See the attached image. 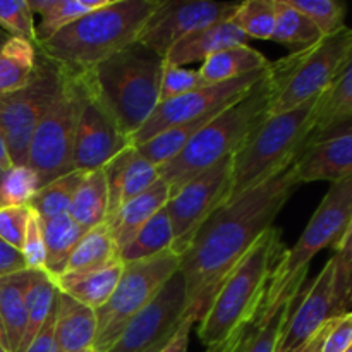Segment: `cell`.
I'll use <instances>...</instances> for the list:
<instances>
[{
	"label": "cell",
	"instance_id": "6da1fadb",
	"mask_svg": "<svg viewBox=\"0 0 352 352\" xmlns=\"http://www.w3.org/2000/svg\"><path fill=\"white\" fill-rule=\"evenodd\" d=\"M299 186L292 165H289L217 208L205 220L181 254L179 272L186 284V315H195L199 322L217 287L253 244L274 227V220Z\"/></svg>",
	"mask_w": 352,
	"mask_h": 352
},
{
	"label": "cell",
	"instance_id": "7a4b0ae2",
	"mask_svg": "<svg viewBox=\"0 0 352 352\" xmlns=\"http://www.w3.org/2000/svg\"><path fill=\"white\" fill-rule=\"evenodd\" d=\"M284 248L280 230L272 227L217 287L198 327L199 340L208 349L227 342L253 323L267 298Z\"/></svg>",
	"mask_w": 352,
	"mask_h": 352
},
{
	"label": "cell",
	"instance_id": "3957f363",
	"mask_svg": "<svg viewBox=\"0 0 352 352\" xmlns=\"http://www.w3.org/2000/svg\"><path fill=\"white\" fill-rule=\"evenodd\" d=\"M158 3L160 0H109L34 47L62 67L88 71L136 43Z\"/></svg>",
	"mask_w": 352,
	"mask_h": 352
},
{
	"label": "cell",
	"instance_id": "277c9868",
	"mask_svg": "<svg viewBox=\"0 0 352 352\" xmlns=\"http://www.w3.org/2000/svg\"><path fill=\"white\" fill-rule=\"evenodd\" d=\"M164 67V57L136 41L82 74L117 129L131 138L160 103Z\"/></svg>",
	"mask_w": 352,
	"mask_h": 352
},
{
	"label": "cell",
	"instance_id": "5b68a950",
	"mask_svg": "<svg viewBox=\"0 0 352 352\" xmlns=\"http://www.w3.org/2000/svg\"><path fill=\"white\" fill-rule=\"evenodd\" d=\"M267 109L268 86L265 74L239 100L227 105L215 119L210 120L174 158L158 167V175L168 184L170 195L199 172L236 153L268 116Z\"/></svg>",
	"mask_w": 352,
	"mask_h": 352
},
{
	"label": "cell",
	"instance_id": "8992f818",
	"mask_svg": "<svg viewBox=\"0 0 352 352\" xmlns=\"http://www.w3.org/2000/svg\"><path fill=\"white\" fill-rule=\"evenodd\" d=\"M318 100L320 95L289 112L261 120L232 155V179L226 203L292 165L315 126Z\"/></svg>",
	"mask_w": 352,
	"mask_h": 352
},
{
	"label": "cell",
	"instance_id": "52a82bcc",
	"mask_svg": "<svg viewBox=\"0 0 352 352\" xmlns=\"http://www.w3.org/2000/svg\"><path fill=\"white\" fill-rule=\"evenodd\" d=\"M349 60H352V31L346 26L306 50L268 62V116L289 112L322 95Z\"/></svg>",
	"mask_w": 352,
	"mask_h": 352
},
{
	"label": "cell",
	"instance_id": "ba28073f",
	"mask_svg": "<svg viewBox=\"0 0 352 352\" xmlns=\"http://www.w3.org/2000/svg\"><path fill=\"white\" fill-rule=\"evenodd\" d=\"M82 98V72L64 67L60 88L38 122L28 148L26 165L38 175L40 188L72 170V146Z\"/></svg>",
	"mask_w": 352,
	"mask_h": 352
},
{
	"label": "cell",
	"instance_id": "9c48e42d",
	"mask_svg": "<svg viewBox=\"0 0 352 352\" xmlns=\"http://www.w3.org/2000/svg\"><path fill=\"white\" fill-rule=\"evenodd\" d=\"M352 177L330 186L316 212L294 248L284 251L274 272L263 305H274L292 284L305 282L313 258L329 246H336L351 229Z\"/></svg>",
	"mask_w": 352,
	"mask_h": 352
},
{
	"label": "cell",
	"instance_id": "30bf717a",
	"mask_svg": "<svg viewBox=\"0 0 352 352\" xmlns=\"http://www.w3.org/2000/svg\"><path fill=\"white\" fill-rule=\"evenodd\" d=\"M181 256L172 250L153 258L124 263L122 275L109 301L96 309V336L93 352H107L127 323L160 292L168 278L177 274Z\"/></svg>",
	"mask_w": 352,
	"mask_h": 352
},
{
	"label": "cell",
	"instance_id": "8fae6325",
	"mask_svg": "<svg viewBox=\"0 0 352 352\" xmlns=\"http://www.w3.org/2000/svg\"><path fill=\"white\" fill-rule=\"evenodd\" d=\"M64 67L36 50V64L23 88L0 96V134L10 164L26 165L28 148L38 122L57 95Z\"/></svg>",
	"mask_w": 352,
	"mask_h": 352
},
{
	"label": "cell",
	"instance_id": "7c38bea8",
	"mask_svg": "<svg viewBox=\"0 0 352 352\" xmlns=\"http://www.w3.org/2000/svg\"><path fill=\"white\" fill-rule=\"evenodd\" d=\"M230 179H232V155L199 172L177 191L172 192L165 208L174 230L172 251L175 254L181 256L188 250L196 230L217 208L226 205Z\"/></svg>",
	"mask_w": 352,
	"mask_h": 352
},
{
	"label": "cell",
	"instance_id": "4fadbf2b",
	"mask_svg": "<svg viewBox=\"0 0 352 352\" xmlns=\"http://www.w3.org/2000/svg\"><path fill=\"white\" fill-rule=\"evenodd\" d=\"M265 74H267V67L243 76V78L232 79V81L201 86V88L177 96V98L158 103L153 113L146 119V122L129 138L131 146H140V144L146 143L148 140L160 134L162 131L189 122V120L196 119L203 113L212 112L215 109L230 105L236 100H239L248 89L253 88L260 79H263Z\"/></svg>",
	"mask_w": 352,
	"mask_h": 352
},
{
	"label": "cell",
	"instance_id": "5bb4252c",
	"mask_svg": "<svg viewBox=\"0 0 352 352\" xmlns=\"http://www.w3.org/2000/svg\"><path fill=\"white\" fill-rule=\"evenodd\" d=\"M239 3L206 0H160L141 31L138 43L165 57L181 38L212 24L232 19Z\"/></svg>",
	"mask_w": 352,
	"mask_h": 352
},
{
	"label": "cell",
	"instance_id": "9a60e30c",
	"mask_svg": "<svg viewBox=\"0 0 352 352\" xmlns=\"http://www.w3.org/2000/svg\"><path fill=\"white\" fill-rule=\"evenodd\" d=\"M186 284L181 272L172 275L157 296L131 320L107 352H144L174 336L186 316Z\"/></svg>",
	"mask_w": 352,
	"mask_h": 352
},
{
	"label": "cell",
	"instance_id": "2e32d148",
	"mask_svg": "<svg viewBox=\"0 0 352 352\" xmlns=\"http://www.w3.org/2000/svg\"><path fill=\"white\" fill-rule=\"evenodd\" d=\"M129 146V138L117 129L109 113L93 96L85 79V98H82L74 146H72V170L88 174L105 168L109 162H112L117 155Z\"/></svg>",
	"mask_w": 352,
	"mask_h": 352
},
{
	"label": "cell",
	"instance_id": "e0dca14e",
	"mask_svg": "<svg viewBox=\"0 0 352 352\" xmlns=\"http://www.w3.org/2000/svg\"><path fill=\"white\" fill-rule=\"evenodd\" d=\"M333 258L327 261L308 291H301L275 352H299L336 316L333 308Z\"/></svg>",
	"mask_w": 352,
	"mask_h": 352
},
{
	"label": "cell",
	"instance_id": "ac0fdd59",
	"mask_svg": "<svg viewBox=\"0 0 352 352\" xmlns=\"http://www.w3.org/2000/svg\"><path fill=\"white\" fill-rule=\"evenodd\" d=\"M299 184L316 181L339 182L352 177V126L316 141H309L292 162Z\"/></svg>",
	"mask_w": 352,
	"mask_h": 352
},
{
	"label": "cell",
	"instance_id": "d6986e66",
	"mask_svg": "<svg viewBox=\"0 0 352 352\" xmlns=\"http://www.w3.org/2000/svg\"><path fill=\"white\" fill-rule=\"evenodd\" d=\"M109 192L107 220L112 219L122 205L150 189L160 179L158 167L141 157L134 146L126 148L103 168Z\"/></svg>",
	"mask_w": 352,
	"mask_h": 352
},
{
	"label": "cell",
	"instance_id": "ffe728a7",
	"mask_svg": "<svg viewBox=\"0 0 352 352\" xmlns=\"http://www.w3.org/2000/svg\"><path fill=\"white\" fill-rule=\"evenodd\" d=\"M305 282L292 284L274 305H263L256 318L239 333L232 352H275L278 339L298 302Z\"/></svg>",
	"mask_w": 352,
	"mask_h": 352
},
{
	"label": "cell",
	"instance_id": "44dd1931",
	"mask_svg": "<svg viewBox=\"0 0 352 352\" xmlns=\"http://www.w3.org/2000/svg\"><path fill=\"white\" fill-rule=\"evenodd\" d=\"M248 41L250 38L239 28L234 26L232 21H222V23L212 24V26L203 28V30L181 38L165 54L164 60L165 64L186 67L192 62H203L210 55L219 54L227 48L248 45Z\"/></svg>",
	"mask_w": 352,
	"mask_h": 352
},
{
	"label": "cell",
	"instance_id": "7402d4cb",
	"mask_svg": "<svg viewBox=\"0 0 352 352\" xmlns=\"http://www.w3.org/2000/svg\"><path fill=\"white\" fill-rule=\"evenodd\" d=\"M347 126H352V60L346 62L337 78L320 95L315 126L305 146L309 141L325 138Z\"/></svg>",
	"mask_w": 352,
	"mask_h": 352
},
{
	"label": "cell",
	"instance_id": "603a6c76",
	"mask_svg": "<svg viewBox=\"0 0 352 352\" xmlns=\"http://www.w3.org/2000/svg\"><path fill=\"white\" fill-rule=\"evenodd\" d=\"M168 198H170V188L164 179H158L150 189L141 192L140 196L133 198L119 208V212L107 220L112 239L116 243L117 250H122L134 234L158 212L167 205Z\"/></svg>",
	"mask_w": 352,
	"mask_h": 352
},
{
	"label": "cell",
	"instance_id": "cb8c5ba5",
	"mask_svg": "<svg viewBox=\"0 0 352 352\" xmlns=\"http://www.w3.org/2000/svg\"><path fill=\"white\" fill-rule=\"evenodd\" d=\"M122 270L124 263L117 260L107 267L96 268V270L64 274L54 278V282L58 291L67 294L74 301L81 302L86 308L96 311L109 301L120 275H122Z\"/></svg>",
	"mask_w": 352,
	"mask_h": 352
},
{
	"label": "cell",
	"instance_id": "d4e9b609",
	"mask_svg": "<svg viewBox=\"0 0 352 352\" xmlns=\"http://www.w3.org/2000/svg\"><path fill=\"white\" fill-rule=\"evenodd\" d=\"M95 336V311L58 291L57 308H55V337L60 352L91 349Z\"/></svg>",
	"mask_w": 352,
	"mask_h": 352
},
{
	"label": "cell",
	"instance_id": "484cf974",
	"mask_svg": "<svg viewBox=\"0 0 352 352\" xmlns=\"http://www.w3.org/2000/svg\"><path fill=\"white\" fill-rule=\"evenodd\" d=\"M267 65L268 60L261 52L250 45H239L205 58L201 67L198 69V76L203 86H212L243 78L251 72L265 69Z\"/></svg>",
	"mask_w": 352,
	"mask_h": 352
},
{
	"label": "cell",
	"instance_id": "4316f807",
	"mask_svg": "<svg viewBox=\"0 0 352 352\" xmlns=\"http://www.w3.org/2000/svg\"><path fill=\"white\" fill-rule=\"evenodd\" d=\"M109 208V192L103 168L88 172L78 186L69 206V217L78 223L82 232L95 229L105 223Z\"/></svg>",
	"mask_w": 352,
	"mask_h": 352
},
{
	"label": "cell",
	"instance_id": "83f0119b",
	"mask_svg": "<svg viewBox=\"0 0 352 352\" xmlns=\"http://www.w3.org/2000/svg\"><path fill=\"white\" fill-rule=\"evenodd\" d=\"M109 0H28L31 12L40 14V23L34 24V45L48 40L62 28L100 9Z\"/></svg>",
	"mask_w": 352,
	"mask_h": 352
},
{
	"label": "cell",
	"instance_id": "f1b7e54d",
	"mask_svg": "<svg viewBox=\"0 0 352 352\" xmlns=\"http://www.w3.org/2000/svg\"><path fill=\"white\" fill-rule=\"evenodd\" d=\"M41 230L45 243V272L52 278H57L64 274L71 253L85 232L69 213L41 220Z\"/></svg>",
	"mask_w": 352,
	"mask_h": 352
},
{
	"label": "cell",
	"instance_id": "f546056e",
	"mask_svg": "<svg viewBox=\"0 0 352 352\" xmlns=\"http://www.w3.org/2000/svg\"><path fill=\"white\" fill-rule=\"evenodd\" d=\"M57 285L54 278L43 270H30L26 289H24V302H26V330L21 340L19 351L24 352L28 344L34 339L45 320L57 302Z\"/></svg>",
	"mask_w": 352,
	"mask_h": 352
},
{
	"label": "cell",
	"instance_id": "4dcf8cb0",
	"mask_svg": "<svg viewBox=\"0 0 352 352\" xmlns=\"http://www.w3.org/2000/svg\"><path fill=\"white\" fill-rule=\"evenodd\" d=\"M28 274L30 270L0 278V315H2L3 329H6L9 352L19 351L21 340L26 330L24 289H26Z\"/></svg>",
	"mask_w": 352,
	"mask_h": 352
},
{
	"label": "cell",
	"instance_id": "1f68e13d",
	"mask_svg": "<svg viewBox=\"0 0 352 352\" xmlns=\"http://www.w3.org/2000/svg\"><path fill=\"white\" fill-rule=\"evenodd\" d=\"M172 243H174V230L167 208L164 206L119 251V260L122 263L148 260L164 251L172 250Z\"/></svg>",
	"mask_w": 352,
	"mask_h": 352
},
{
	"label": "cell",
	"instance_id": "d6a6232c",
	"mask_svg": "<svg viewBox=\"0 0 352 352\" xmlns=\"http://www.w3.org/2000/svg\"><path fill=\"white\" fill-rule=\"evenodd\" d=\"M117 260H119V250L113 243L109 226L102 223V226L82 234L74 251L71 253L64 274L96 270V268L107 267Z\"/></svg>",
	"mask_w": 352,
	"mask_h": 352
},
{
	"label": "cell",
	"instance_id": "836d02e7",
	"mask_svg": "<svg viewBox=\"0 0 352 352\" xmlns=\"http://www.w3.org/2000/svg\"><path fill=\"white\" fill-rule=\"evenodd\" d=\"M322 38V33L316 30L315 24L299 10L292 9L285 0L275 2V28L272 41L284 45L291 54H298L316 45Z\"/></svg>",
	"mask_w": 352,
	"mask_h": 352
},
{
	"label": "cell",
	"instance_id": "e575fe53",
	"mask_svg": "<svg viewBox=\"0 0 352 352\" xmlns=\"http://www.w3.org/2000/svg\"><path fill=\"white\" fill-rule=\"evenodd\" d=\"M36 64V47L30 41L9 38L0 48V96L23 88Z\"/></svg>",
	"mask_w": 352,
	"mask_h": 352
},
{
	"label": "cell",
	"instance_id": "d590c367",
	"mask_svg": "<svg viewBox=\"0 0 352 352\" xmlns=\"http://www.w3.org/2000/svg\"><path fill=\"white\" fill-rule=\"evenodd\" d=\"M85 175V172L81 170H71L62 177L41 186L28 206L40 217V220L64 215L69 212L76 189L81 184Z\"/></svg>",
	"mask_w": 352,
	"mask_h": 352
},
{
	"label": "cell",
	"instance_id": "8d00e7d4",
	"mask_svg": "<svg viewBox=\"0 0 352 352\" xmlns=\"http://www.w3.org/2000/svg\"><path fill=\"white\" fill-rule=\"evenodd\" d=\"M275 2L277 0H248L241 2L232 16V24L248 38L272 40L275 28Z\"/></svg>",
	"mask_w": 352,
	"mask_h": 352
},
{
	"label": "cell",
	"instance_id": "74e56055",
	"mask_svg": "<svg viewBox=\"0 0 352 352\" xmlns=\"http://www.w3.org/2000/svg\"><path fill=\"white\" fill-rule=\"evenodd\" d=\"M352 229L347 230L342 239L333 246V308L336 316L351 315L352 294Z\"/></svg>",
	"mask_w": 352,
	"mask_h": 352
},
{
	"label": "cell",
	"instance_id": "f35d334b",
	"mask_svg": "<svg viewBox=\"0 0 352 352\" xmlns=\"http://www.w3.org/2000/svg\"><path fill=\"white\" fill-rule=\"evenodd\" d=\"M285 2L308 17L323 38L337 34L346 28V3L336 0H285Z\"/></svg>",
	"mask_w": 352,
	"mask_h": 352
},
{
	"label": "cell",
	"instance_id": "ab89813d",
	"mask_svg": "<svg viewBox=\"0 0 352 352\" xmlns=\"http://www.w3.org/2000/svg\"><path fill=\"white\" fill-rule=\"evenodd\" d=\"M38 189V175L28 165H10L0 179V208L28 206Z\"/></svg>",
	"mask_w": 352,
	"mask_h": 352
},
{
	"label": "cell",
	"instance_id": "60d3db41",
	"mask_svg": "<svg viewBox=\"0 0 352 352\" xmlns=\"http://www.w3.org/2000/svg\"><path fill=\"white\" fill-rule=\"evenodd\" d=\"M0 30L10 38L34 43V14L28 0H0Z\"/></svg>",
	"mask_w": 352,
	"mask_h": 352
},
{
	"label": "cell",
	"instance_id": "b9f144b4",
	"mask_svg": "<svg viewBox=\"0 0 352 352\" xmlns=\"http://www.w3.org/2000/svg\"><path fill=\"white\" fill-rule=\"evenodd\" d=\"M201 86L198 71H191V69L181 67V65L165 64L164 72H162L158 98H160V103L168 102V100L177 98V96L186 95L189 91H195Z\"/></svg>",
	"mask_w": 352,
	"mask_h": 352
},
{
	"label": "cell",
	"instance_id": "7bdbcfd3",
	"mask_svg": "<svg viewBox=\"0 0 352 352\" xmlns=\"http://www.w3.org/2000/svg\"><path fill=\"white\" fill-rule=\"evenodd\" d=\"M30 213V206H3L0 208V239L21 251Z\"/></svg>",
	"mask_w": 352,
	"mask_h": 352
},
{
	"label": "cell",
	"instance_id": "ee69618b",
	"mask_svg": "<svg viewBox=\"0 0 352 352\" xmlns=\"http://www.w3.org/2000/svg\"><path fill=\"white\" fill-rule=\"evenodd\" d=\"M31 210V208H30ZM28 270H43L45 272V243L43 230H41V220L36 213L31 210L30 220H28L26 234H24L23 248H21Z\"/></svg>",
	"mask_w": 352,
	"mask_h": 352
},
{
	"label": "cell",
	"instance_id": "f6af8a7d",
	"mask_svg": "<svg viewBox=\"0 0 352 352\" xmlns=\"http://www.w3.org/2000/svg\"><path fill=\"white\" fill-rule=\"evenodd\" d=\"M352 349V315H344L340 318H333L325 340H323L322 352H347Z\"/></svg>",
	"mask_w": 352,
	"mask_h": 352
},
{
	"label": "cell",
	"instance_id": "bcb514c9",
	"mask_svg": "<svg viewBox=\"0 0 352 352\" xmlns=\"http://www.w3.org/2000/svg\"><path fill=\"white\" fill-rule=\"evenodd\" d=\"M55 308H57V302H55L54 309L50 311L48 318L45 320L40 332L28 344L24 352H60L57 344V337H55Z\"/></svg>",
	"mask_w": 352,
	"mask_h": 352
},
{
	"label": "cell",
	"instance_id": "7dc6e473",
	"mask_svg": "<svg viewBox=\"0 0 352 352\" xmlns=\"http://www.w3.org/2000/svg\"><path fill=\"white\" fill-rule=\"evenodd\" d=\"M28 270L23 253L0 239V278Z\"/></svg>",
	"mask_w": 352,
	"mask_h": 352
},
{
	"label": "cell",
	"instance_id": "c3c4849f",
	"mask_svg": "<svg viewBox=\"0 0 352 352\" xmlns=\"http://www.w3.org/2000/svg\"><path fill=\"white\" fill-rule=\"evenodd\" d=\"M196 322H198V318L195 315H186L184 320L179 323L174 336L164 344V347L158 352H189V337H191V330Z\"/></svg>",
	"mask_w": 352,
	"mask_h": 352
},
{
	"label": "cell",
	"instance_id": "681fc988",
	"mask_svg": "<svg viewBox=\"0 0 352 352\" xmlns=\"http://www.w3.org/2000/svg\"><path fill=\"white\" fill-rule=\"evenodd\" d=\"M333 320V318H332ZM332 320H330L329 323H327L325 327H323L322 330H320L318 333H316L315 337H313L311 340H309L308 344H306L305 347H302L301 351L299 352H322V346H323V340H325V336H327V332H329V329H330V325H332Z\"/></svg>",
	"mask_w": 352,
	"mask_h": 352
},
{
	"label": "cell",
	"instance_id": "f907efd6",
	"mask_svg": "<svg viewBox=\"0 0 352 352\" xmlns=\"http://www.w3.org/2000/svg\"><path fill=\"white\" fill-rule=\"evenodd\" d=\"M10 158H9V153H7V146H6V141H3L2 134H0V167L6 170V168L10 167Z\"/></svg>",
	"mask_w": 352,
	"mask_h": 352
},
{
	"label": "cell",
	"instance_id": "816d5d0a",
	"mask_svg": "<svg viewBox=\"0 0 352 352\" xmlns=\"http://www.w3.org/2000/svg\"><path fill=\"white\" fill-rule=\"evenodd\" d=\"M0 344H2L7 351H9V347H7V336H6V329H3L2 315H0Z\"/></svg>",
	"mask_w": 352,
	"mask_h": 352
},
{
	"label": "cell",
	"instance_id": "f5cc1de1",
	"mask_svg": "<svg viewBox=\"0 0 352 352\" xmlns=\"http://www.w3.org/2000/svg\"><path fill=\"white\" fill-rule=\"evenodd\" d=\"M9 38H10L9 34H7V33H3V31L0 30V48H2L3 45L7 43V41H9Z\"/></svg>",
	"mask_w": 352,
	"mask_h": 352
},
{
	"label": "cell",
	"instance_id": "db71d44e",
	"mask_svg": "<svg viewBox=\"0 0 352 352\" xmlns=\"http://www.w3.org/2000/svg\"><path fill=\"white\" fill-rule=\"evenodd\" d=\"M165 344V342H164ZM164 344H157V346H153V347H150V349H146L144 352H158L162 349V347H164Z\"/></svg>",
	"mask_w": 352,
	"mask_h": 352
},
{
	"label": "cell",
	"instance_id": "11a10c76",
	"mask_svg": "<svg viewBox=\"0 0 352 352\" xmlns=\"http://www.w3.org/2000/svg\"><path fill=\"white\" fill-rule=\"evenodd\" d=\"M0 352H9V351H7V349H6V347H3V346H2V344H0Z\"/></svg>",
	"mask_w": 352,
	"mask_h": 352
},
{
	"label": "cell",
	"instance_id": "9f6ffc18",
	"mask_svg": "<svg viewBox=\"0 0 352 352\" xmlns=\"http://www.w3.org/2000/svg\"><path fill=\"white\" fill-rule=\"evenodd\" d=\"M78 352H93V349H85V351H78Z\"/></svg>",
	"mask_w": 352,
	"mask_h": 352
},
{
	"label": "cell",
	"instance_id": "6f0895ef",
	"mask_svg": "<svg viewBox=\"0 0 352 352\" xmlns=\"http://www.w3.org/2000/svg\"><path fill=\"white\" fill-rule=\"evenodd\" d=\"M2 174H3V168L0 167V179H2Z\"/></svg>",
	"mask_w": 352,
	"mask_h": 352
},
{
	"label": "cell",
	"instance_id": "680465c9",
	"mask_svg": "<svg viewBox=\"0 0 352 352\" xmlns=\"http://www.w3.org/2000/svg\"><path fill=\"white\" fill-rule=\"evenodd\" d=\"M347 352H352V349H351V351H347Z\"/></svg>",
	"mask_w": 352,
	"mask_h": 352
}]
</instances>
